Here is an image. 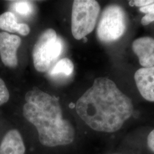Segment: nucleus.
<instances>
[{
	"label": "nucleus",
	"instance_id": "9",
	"mask_svg": "<svg viewBox=\"0 0 154 154\" xmlns=\"http://www.w3.org/2000/svg\"><path fill=\"white\" fill-rule=\"evenodd\" d=\"M26 146L22 135L17 129L6 133L0 143V154H25Z\"/></svg>",
	"mask_w": 154,
	"mask_h": 154
},
{
	"label": "nucleus",
	"instance_id": "13",
	"mask_svg": "<svg viewBox=\"0 0 154 154\" xmlns=\"http://www.w3.org/2000/svg\"><path fill=\"white\" fill-rule=\"evenodd\" d=\"M10 97L9 91L4 81L0 78V106L6 103Z\"/></svg>",
	"mask_w": 154,
	"mask_h": 154
},
{
	"label": "nucleus",
	"instance_id": "7",
	"mask_svg": "<svg viewBox=\"0 0 154 154\" xmlns=\"http://www.w3.org/2000/svg\"><path fill=\"white\" fill-rule=\"evenodd\" d=\"M134 78L141 95L148 101L154 102V66L139 69Z\"/></svg>",
	"mask_w": 154,
	"mask_h": 154
},
{
	"label": "nucleus",
	"instance_id": "18",
	"mask_svg": "<svg viewBox=\"0 0 154 154\" xmlns=\"http://www.w3.org/2000/svg\"><path fill=\"white\" fill-rule=\"evenodd\" d=\"M83 39H84V42H86L87 40H88L86 37H85V38H83Z\"/></svg>",
	"mask_w": 154,
	"mask_h": 154
},
{
	"label": "nucleus",
	"instance_id": "5",
	"mask_svg": "<svg viewBox=\"0 0 154 154\" xmlns=\"http://www.w3.org/2000/svg\"><path fill=\"white\" fill-rule=\"evenodd\" d=\"M126 28L125 11L120 6L110 5L102 13L97 26V37L101 42H112L121 37Z\"/></svg>",
	"mask_w": 154,
	"mask_h": 154
},
{
	"label": "nucleus",
	"instance_id": "15",
	"mask_svg": "<svg viewBox=\"0 0 154 154\" xmlns=\"http://www.w3.org/2000/svg\"><path fill=\"white\" fill-rule=\"evenodd\" d=\"M154 21V13H150L146 14L141 20V23L144 25H148L151 22Z\"/></svg>",
	"mask_w": 154,
	"mask_h": 154
},
{
	"label": "nucleus",
	"instance_id": "11",
	"mask_svg": "<svg viewBox=\"0 0 154 154\" xmlns=\"http://www.w3.org/2000/svg\"><path fill=\"white\" fill-rule=\"evenodd\" d=\"M74 64L70 59L67 58H62L57 62L49 70V74L51 76H56L63 74L69 76L74 71Z\"/></svg>",
	"mask_w": 154,
	"mask_h": 154
},
{
	"label": "nucleus",
	"instance_id": "1",
	"mask_svg": "<svg viewBox=\"0 0 154 154\" xmlns=\"http://www.w3.org/2000/svg\"><path fill=\"white\" fill-rule=\"evenodd\" d=\"M77 114L95 131L119 130L133 114L132 100L109 78H96L75 105Z\"/></svg>",
	"mask_w": 154,
	"mask_h": 154
},
{
	"label": "nucleus",
	"instance_id": "16",
	"mask_svg": "<svg viewBox=\"0 0 154 154\" xmlns=\"http://www.w3.org/2000/svg\"><path fill=\"white\" fill-rule=\"evenodd\" d=\"M147 145L149 149L154 153V130L151 131L148 135Z\"/></svg>",
	"mask_w": 154,
	"mask_h": 154
},
{
	"label": "nucleus",
	"instance_id": "8",
	"mask_svg": "<svg viewBox=\"0 0 154 154\" xmlns=\"http://www.w3.org/2000/svg\"><path fill=\"white\" fill-rule=\"evenodd\" d=\"M132 49L142 66H154V38L145 37L137 39L132 42Z\"/></svg>",
	"mask_w": 154,
	"mask_h": 154
},
{
	"label": "nucleus",
	"instance_id": "12",
	"mask_svg": "<svg viewBox=\"0 0 154 154\" xmlns=\"http://www.w3.org/2000/svg\"><path fill=\"white\" fill-rule=\"evenodd\" d=\"M13 7L17 13L23 16H29L33 11L32 4L28 1H13Z\"/></svg>",
	"mask_w": 154,
	"mask_h": 154
},
{
	"label": "nucleus",
	"instance_id": "3",
	"mask_svg": "<svg viewBox=\"0 0 154 154\" xmlns=\"http://www.w3.org/2000/svg\"><path fill=\"white\" fill-rule=\"evenodd\" d=\"M63 44L55 30L48 29L41 33L33 48V64L37 71H49L61 55Z\"/></svg>",
	"mask_w": 154,
	"mask_h": 154
},
{
	"label": "nucleus",
	"instance_id": "6",
	"mask_svg": "<svg viewBox=\"0 0 154 154\" xmlns=\"http://www.w3.org/2000/svg\"><path fill=\"white\" fill-rule=\"evenodd\" d=\"M21 44V39L16 35L0 33V57L3 63L9 67L18 65L17 51Z\"/></svg>",
	"mask_w": 154,
	"mask_h": 154
},
{
	"label": "nucleus",
	"instance_id": "14",
	"mask_svg": "<svg viewBox=\"0 0 154 154\" xmlns=\"http://www.w3.org/2000/svg\"><path fill=\"white\" fill-rule=\"evenodd\" d=\"M152 3H154V0H135L130 1L129 2V5L131 6H136L137 7H144L149 5Z\"/></svg>",
	"mask_w": 154,
	"mask_h": 154
},
{
	"label": "nucleus",
	"instance_id": "17",
	"mask_svg": "<svg viewBox=\"0 0 154 154\" xmlns=\"http://www.w3.org/2000/svg\"><path fill=\"white\" fill-rule=\"evenodd\" d=\"M139 11L143 13H154V3H152L149 5L142 7L140 8Z\"/></svg>",
	"mask_w": 154,
	"mask_h": 154
},
{
	"label": "nucleus",
	"instance_id": "2",
	"mask_svg": "<svg viewBox=\"0 0 154 154\" xmlns=\"http://www.w3.org/2000/svg\"><path fill=\"white\" fill-rule=\"evenodd\" d=\"M25 99L23 116L36 128L42 146L57 149L74 142L75 129L71 122L64 118L58 98L35 87L26 94Z\"/></svg>",
	"mask_w": 154,
	"mask_h": 154
},
{
	"label": "nucleus",
	"instance_id": "10",
	"mask_svg": "<svg viewBox=\"0 0 154 154\" xmlns=\"http://www.w3.org/2000/svg\"><path fill=\"white\" fill-rule=\"evenodd\" d=\"M21 23L17 22L16 17L11 11L0 15V29L10 33H19Z\"/></svg>",
	"mask_w": 154,
	"mask_h": 154
},
{
	"label": "nucleus",
	"instance_id": "4",
	"mask_svg": "<svg viewBox=\"0 0 154 154\" xmlns=\"http://www.w3.org/2000/svg\"><path fill=\"white\" fill-rule=\"evenodd\" d=\"M100 9L97 1H74L72 7V33L74 38L81 39L93 32Z\"/></svg>",
	"mask_w": 154,
	"mask_h": 154
}]
</instances>
